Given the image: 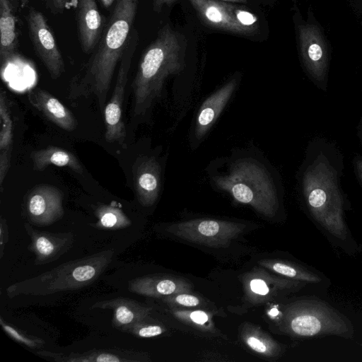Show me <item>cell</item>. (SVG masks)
Wrapping results in <instances>:
<instances>
[{"instance_id": "9a60e30c", "label": "cell", "mask_w": 362, "mask_h": 362, "mask_svg": "<svg viewBox=\"0 0 362 362\" xmlns=\"http://www.w3.org/2000/svg\"><path fill=\"white\" fill-rule=\"evenodd\" d=\"M160 166L153 156H142L132 165L134 190L139 203L151 206L157 200L160 188Z\"/></svg>"}, {"instance_id": "2e32d148", "label": "cell", "mask_w": 362, "mask_h": 362, "mask_svg": "<svg viewBox=\"0 0 362 362\" xmlns=\"http://www.w3.org/2000/svg\"><path fill=\"white\" fill-rule=\"evenodd\" d=\"M200 18L207 25L228 32L247 35L253 30L242 25L233 13V5L215 0H189Z\"/></svg>"}, {"instance_id": "8d00e7d4", "label": "cell", "mask_w": 362, "mask_h": 362, "mask_svg": "<svg viewBox=\"0 0 362 362\" xmlns=\"http://www.w3.org/2000/svg\"><path fill=\"white\" fill-rule=\"evenodd\" d=\"M54 7L59 11H63L68 8L71 0H51Z\"/></svg>"}, {"instance_id": "3957f363", "label": "cell", "mask_w": 362, "mask_h": 362, "mask_svg": "<svg viewBox=\"0 0 362 362\" xmlns=\"http://www.w3.org/2000/svg\"><path fill=\"white\" fill-rule=\"evenodd\" d=\"M186 40L165 24L143 53L132 83L134 116L145 114L161 93L164 81L184 68Z\"/></svg>"}, {"instance_id": "836d02e7", "label": "cell", "mask_w": 362, "mask_h": 362, "mask_svg": "<svg viewBox=\"0 0 362 362\" xmlns=\"http://www.w3.org/2000/svg\"><path fill=\"white\" fill-rule=\"evenodd\" d=\"M352 163L356 177L362 186V156H354Z\"/></svg>"}, {"instance_id": "4fadbf2b", "label": "cell", "mask_w": 362, "mask_h": 362, "mask_svg": "<svg viewBox=\"0 0 362 362\" xmlns=\"http://www.w3.org/2000/svg\"><path fill=\"white\" fill-rule=\"evenodd\" d=\"M23 226L31 240L28 249L35 255V265L48 264L58 259L74 244V235L71 232L40 231L34 228L30 223H25Z\"/></svg>"}, {"instance_id": "e575fe53", "label": "cell", "mask_w": 362, "mask_h": 362, "mask_svg": "<svg viewBox=\"0 0 362 362\" xmlns=\"http://www.w3.org/2000/svg\"><path fill=\"white\" fill-rule=\"evenodd\" d=\"M267 314L269 317L274 320L277 325L281 318L282 310H281L276 305H271L267 310Z\"/></svg>"}, {"instance_id": "9c48e42d", "label": "cell", "mask_w": 362, "mask_h": 362, "mask_svg": "<svg viewBox=\"0 0 362 362\" xmlns=\"http://www.w3.org/2000/svg\"><path fill=\"white\" fill-rule=\"evenodd\" d=\"M245 300L252 305L269 302L283 294L296 292L305 282L269 273L261 267L254 268L242 277Z\"/></svg>"}, {"instance_id": "74e56055", "label": "cell", "mask_w": 362, "mask_h": 362, "mask_svg": "<svg viewBox=\"0 0 362 362\" xmlns=\"http://www.w3.org/2000/svg\"><path fill=\"white\" fill-rule=\"evenodd\" d=\"M357 136L359 139L360 144L362 146V117L360 119L357 127Z\"/></svg>"}, {"instance_id": "83f0119b", "label": "cell", "mask_w": 362, "mask_h": 362, "mask_svg": "<svg viewBox=\"0 0 362 362\" xmlns=\"http://www.w3.org/2000/svg\"><path fill=\"white\" fill-rule=\"evenodd\" d=\"M173 315L181 322L203 332L216 331L211 315L204 310L172 309Z\"/></svg>"}, {"instance_id": "d590c367", "label": "cell", "mask_w": 362, "mask_h": 362, "mask_svg": "<svg viewBox=\"0 0 362 362\" xmlns=\"http://www.w3.org/2000/svg\"><path fill=\"white\" fill-rule=\"evenodd\" d=\"M177 0H153V9L155 12H160L165 6H170Z\"/></svg>"}, {"instance_id": "ac0fdd59", "label": "cell", "mask_w": 362, "mask_h": 362, "mask_svg": "<svg viewBox=\"0 0 362 362\" xmlns=\"http://www.w3.org/2000/svg\"><path fill=\"white\" fill-rule=\"evenodd\" d=\"M76 22L82 51L89 54L101 37L103 24L95 0H78Z\"/></svg>"}, {"instance_id": "d4e9b609", "label": "cell", "mask_w": 362, "mask_h": 362, "mask_svg": "<svg viewBox=\"0 0 362 362\" xmlns=\"http://www.w3.org/2000/svg\"><path fill=\"white\" fill-rule=\"evenodd\" d=\"M6 95L4 90L0 93V186L2 190L4 180L10 167L13 147V121L8 107Z\"/></svg>"}, {"instance_id": "4dcf8cb0", "label": "cell", "mask_w": 362, "mask_h": 362, "mask_svg": "<svg viewBox=\"0 0 362 362\" xmlns=\"http://www.w3.org/2000/svg\"><path fill=\"white\" fill-rule=\"evenodd\" d=\"M163 300L169 305L182 307H197L202 302L199 298L189 293H180L167 296L163 298Z\"/></svg>"}, {"instance_id": "5bb4252c", "label": "cell", "mask_w": 362, "mask_h": 362, "mask_svg": "<svg viewBox=\"0 0 362 362\" xmlns=\"http://www.w3.org/2000/svg\"><path fill=\"white\" fill-rule=\"evenodd\" d=\"M36 354L54 362H146L150 356L144 351L122 349H92L83 353L37 351Z\"/></svg>"}, {"instance_id": "f35d334b", "label": "cell", "mask_w": 362, "mask_h": 362, "mask_svg": "<svg viewBox=\"0 0 362 362\" xmlns=\"http://www.w3.org/2000/svg\"><path fill=\"white\" fill-rule=\"evenodd\" d=\"M100 1L105 8H109L110 6H112V4L115 0H100Z\"/></svg>"}, {"instance_id": "603a6c76", "label": "cell", "mask_w": 362, "mask_h": 362, "mask_svg": "<svg viewBox=\"0 0 362 362\" xmlns=\"http://www.w3.org/2000/svg\"><path fill=\"white\" fill-rule=\"evenodd\" d=\"M33 169L42 171L50 165L66 167L77 173L83 171L78 159L70 151L57 146H49L45 148L33 151L30 153Z\"/></svg>"}, {"instance_id": "cb8c5ba5", "label": "cell", "mask_w": 362, "mask_h": 362, "mask_svg": "<svg viewBox=\"0 0 362 362\" xmlns=\"http://www.w3.org/2000/svg\"><path fill=\"white\" fill-rule=\"evenodd\" d=\"M16 18L10 0H0V61L6 64L16 54Z\"/></svg>"}, {"instance_id": "44dd1931", "label": "cell", "mask_w": 362, "mask_h": 362, "mask_svg": "<svg viewBox=\"0 0 362 362\" xmlns=\"http://www.w3.org/2000/svg\"><path fill=\"white\" fill-rule=\"evenodd\" d=\"M236 79L226 83L202 103L195 124L197 139H202L215 122L235 89Z\"/></svg>"}, {"instance_id": "ba28073f", "label": "cell", "mask_w": 362, "mask_h": 362, "mask_svg": "<svg viewBox=\"0 0 362 362\" xmlns=\"http://www.w3.org/2000/svg\"><path fill=\"white\" fill-rule=\"evenodd\" d=\"M139 41L136 29L132 28L124 51L120 59L115 88L104 110L105 123V137L109 143L122 144L126 138V129L122 119V104L132 59Z\"/></svg>"}, {"instance_id": "30bf717a", "label": "cell", "mask_w": 362, "mask_h": 362, "mask_svg": "<svg viewBox=\"0 0 362 362\" xmlns=\"http://www.w3.org/2000/svg\"><path fill=\"white\" fill-rule=\"evenodd\" d=\"M29 36L36 54L53 79L59 78L65 71L63 57L45 16L31 8L26 16Z\"/></svg>"}, {"instance_id": "d6986e66", "label": "cell", "mask_w": 362, "mask_h": 362, "mask_svg": "<svg viewBox=\"0 0 362 362\" xmlns=\"http://www.w3.org/2000/svg\"><path fill=\"white\" fill-rule=\"evenodd\" d=\"M32 105L59 128L71 132L76 128L77 121L73 113L57 98L41 88H33L28 93Z\"/></svg>"}, {"instance_id": "f546056e", "label": "cell", "mask_w": 362, "mask_h": 362, "mask_svg": "<svg viewBox=\"0 0 362 362\" xmlns=\"http://www.w3.org/2000/svg\"><path fill=\"white\" fill-rule=\"evenodd\" d=\"M0 325L3 330L13 340L32 349H40L45 344L42 339L26 334L0 318Z\"/></svg>"}, {"instance_id": "8fae6325", "label": "cell", "mask_w": 362, "mask_h": 362, "mask_svg": "<svg viewBox=\"0 0 362 362\" xmlns=\"http://www.w3.org/2000/svg\"><path fill=\"white\" fill-rule=\"evenodd\" d=\"M63 200L64 193L59 188L50 185L35 186L25 200L28 223L42 226L56 222L64 214Z\"/></svg>"}, {"instance_id": "277c9868", "label": "cell", "mask_w": 362, "mask_h": 362, "mask_svg": "<svg viewBox=\"0 0 362 362\" xmlns=\"http://www.w3.org/2000/svg\"><path fill=\"white\" fill-rule=\"evenodd\" d=\"M112 250L66 262L41 274L16 282L6 288L7 296H46L81 288L93 283L112 262Z\"/></svg>"}, {"instance_id": "7a4b0ae2", "label": "cell", "mask_w": 362, "mask_h": 362, "mask_svg": "<svg viewBox=\"0 0 362 362\" xmlns=\"http://www.w3.org/2000/svg\"><path fill=\"white\" fill-rule=\"evenodd\" d=\"M139 1H117L98 47L70 81L67 95L70 101L94 96L104 112L117 64L133 28Z\"/></svg>"}, {"instance_id": "d6a6232c", "label": "cell", "mask_w": 362, "mask_h": 362, "mask_svg": "<svg viewBox=\"0 0 362 362\" xmlns=\"http://www.w3.org/2000/svg\"><path fill=\"white\" fill-rule=\"evenodd\" d=\"M8 240V227L6 223V220L3 217H1L0 221V245H1V252L0 257L1 258L4 255V249L6 243Z\"/></svg>"}, {"instance_id": "52a82bcc", "label": "cell", "mask_w": 362, "mask_h": 362, "mask_svg": "<svg viewBox=\"0 0 362 362\" xmlns=\"http://www.w3.org/2000/svg\"><path fill=\"white\" fill-rule=\"evenodd\" d=\"M245 228L235 222L197 218L172 224L167 231L181 239L212 247H225L230 245Z\"/></svg>"}, {"instance_id": "5b68a950", "label": "cell", "mask_w": 362, "mask_h": 362, "mask_svg": "<svg viewBox=\"0 0 362 362\" xmlns=\"http://www.w3.org/2000/svg\"><path fill=\"white\" fill-rule=\"evenodd\" d=\"M276 325L284 334L296 338L337 336L351 339V322L327 303L310 298L292 301L282 308Z\"/></svg>"}, {"instance_id": "f1b7e54d", "label": "cell", "mask_w": 362, "mask_h": 362, "mask_svg": "<svg viewBox=\"0 0 362 362\" xmlns=\"http://www.w3.org/2000/svg\"><path fill=\"white\" fill-rule=\"evenodd\" d=\"M165 327L149 315L137 321L122 330L139 338H150L163 334Z\"/></svg>"}, {"instance_id": "ab89813d", "label": "cell", "mask_w": 362, "mask_h": 362, "mask_svg": "<svg viewBox=\"0 0 362 362\" xmlns=\"http://www.w3.org/2000/svg\"><path fill=\"white\" fill-rule=\"evenodd\" d=\"M224 1H230V2H235V3H246L247 0H221Z\"/></svg>"}, {"instance_id": "7402d4cb", "label": "cell", "mask_w": 362, "mask_h": 362, "mask_svg": "<svg viewBox=\"0 0 362 362\" xmlns=\"http://www.w3.org/2000/svg\"><path fill=\"white\" fill-rule=\"evenodd\" d=\"M240 336L243 343L252 351L268 359H276L282 354V346L260 327L244 323Z\"/></svg>"}, {"instance_id": "484cf974", "label": "cell", "mask_w": 362, "mask_h": 362, "mask_svg": "<svg viewBox=\"0 0 362 362\" xmlns=\"http://www.w3.org/2000/svg\"><path fill=\"white\" fill-rule=\"evenodd\" d=\"M259 266L280 276L305 283H318L317 274L292 262L276 259H264L258 262Z\"/></svg>"}, {"instance_id": "e0dca14e", "label": "cell", "mask_w": 362, "mask_h": 362, "mask_svg": "<svg viewBox=\"0 0 362 362\" xmlns=\"http://www.w3.org/2000/svg\"><path fill=\"white\" fill-rule=\"evenodd\" d=\"M128 289L141 296L160 298L175 293H189L192 290V285L180 276L150 274L129 281Z\"/></svg>"}, {"instance_id": "4316f807", "label": "cell", "mask_w": 362, "mask_h": 362, "mask_svg": "<svg viewBox=\"0 0 362 362\" xmlns=\"http://www.w3.org/2000/svg\"><path fill=\"white\" fill-rule=\"evenodd\" d=\"M95 214L98 221L92 226L98 228L115 230L128 227L132 223L125 214L113 205H100Z\"/></svg>"}, {"instance_id": "7c38bea8", "label": "cell", "mask_w": 362, "mask_h": 362, "mask_svg": "<svg viewBox=\"0 0 362 362\" xmlns=\"http://www.w3.org/2000/svg\"><path fill=\"white\" fill-rule=\"evenodd\" d=\"M299 38L306 71L315 86L326 92L328 57L323 41L312 25L300 27Z\"/></svg>"}, {"instance_id": "6da1fadb", "label": "cell", "mask_w": 362, "mask_h": 362, "mask_svg": "<svg viewBox=\"0 0 362 362\" xmlns=\"http://www.w3.org/2000/svg\"><path fill=\"white\" fill-rule=\"evenodd\" d=\"M344 168V156L336 145L315 138L308 146L300 174L301 193L311 216L342 240L348 236L344 217L346 199L341 185Z\"/></svg>"}, {"instance_id": "8992f818", "label": "cell", "mask_w": 362, "mask_h": 362, "mask_svg": "<svg viewBox=\"0 0 362 362\" xmlns=\"http://www.w3.org/2000/svg\"><path fill=\"white\" fill-rule=\"evenodd\" d=\"M214 182L234 199L250 205L265 216L272 217L278 210L275 187L266 170L253 160H238L228 174L214 177Z\"/></svg>"}, {"instance_id": "1f68e13d", "label": "cell", "mask_w": 362, "mask_h": 362, "mask_svg": "<svg viewBox=\"0 0 362 362\" xmlns=\"http://www.w3.org/2000/svg\"><path fill=\"white\" fill-rule=\"evenodd\" d=\"M233 13L238 21L244 26L249 28L254 31L257 28V18L253 13L238 6L233 8Z\"/></svg>"}, {"instance_id": "ffe728a7", "label": "cell", "mask_w": 362, "mask_h": 362, "mask_svg": "<svg viewBox=\"0 0 362 362\" xmlns=\"http://www.w3.org/2000/svg\"><path fill=\"white\" fill-rule=\"evenodd\" d=\"M92 308L113 310L112 325L122 332L126 327L149 315L152 308L128 298L98 301Z\"/></svg>"}]
</instances>
